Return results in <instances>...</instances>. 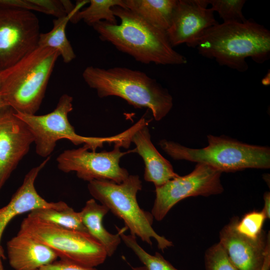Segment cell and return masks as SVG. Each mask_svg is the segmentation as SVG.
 Returning a JSON list of instances; mask_svg holds the SVG:
<instances>
[{
  "mask_svg": "<svg viewBox=\"0 0 270 270\" xmlns=\"http://www.w3.org/2000/svg\"><path fill=\"white\" fill-rule=\"evenodd\" d=\"M112 10L120 24L100 22L92 27L100 38L114 45L136 61L148 64L180 65L186 58L170 44L166 32L150 24L128 8L116 6Z\"/></svg>",
  "mask_w": 270,
  "mask_h": 270,
  "instance_id": "cell-1",
  "label": "cell"
},
{
  "mask_svg": "<svg viewBox=\"0 0 270 270\" xmlns=\"http://www.w3.org/2000/svg\"><path fill=\"white\" fill-rule=\"evenodd\" d=\"M194 48L204 57L214 60L220 66L244 72L250 58L263 64L270 58V31L253 20L244 22H222L206 30Z\"/></svg>",
  "mask_w": 270,
  "mask_h": 270,
  "instance_id": "cell-2",
  "label": "cell"
},
{
  "mask_svg": "<svg viewBox=\"0 0 270 270\" xmlns=\"http://www.w3.org/2000/svg\"><path fill=\"white\" fill-rule=\"evenodd\" d=\"M82 76L100 98L118 96L135 108H147L157 121L165 117L172 107V97L168 90L142 71L121 66H88Z\"/></svg>",
  "mask_w": 270,
  "mask_h": 270,
  "instance_id": "cell-3",
  "label": "cell"
},
{
  "mask_svg": "<svg viewBox=\"0 0 270 270\" xmlns=\"http://www.w3.org/2000/svg\"><path fill=\"white\" fill-rule=\"evenodd\" d=\"M58 52L38 46L12 66L1 72V95L16 112L35 114L39 110Z\"/></svg>",
  "mask_w": 270,
  "mask_h": 270,
  "instance_id": "cell-4",
  "label": "cell"
},
{
  "mask_svg": "<svg viewBox=\"0 0 270 270\" xmlns=\"http://www.w3.org/2000/svg\"><path fill=\"white\" fill-rule=\"evenodd\" d=\"M207 139L208 145L202 148H192L166 140H161L159 145L174 160L204 164L222 172L270 168L268 146L250 144L224 136L209 134Z\"/></svg>",
  "mask_w": 270,
  "mask_h": 270,
  "instance_id": "cell-5",
  "label": "cell"
},
{
  "mask_svg": "<svg viewBox=\"0 0 270 270\" xmlns=\"http://www.w3.org/2000/svg\"><path fill=\"white\" fill-rule=\"evenodd\" d=\"M88 188L94 200L124 221L130 234L139 237L150 246L154 238L158 249L162 251L173 246L171 241L154 230L151 212L144 210L138 205L136 194L142 188L138 176L129 174L120 184L106 180H94L88 182Z\"/></svg>",
  "mask_w": 270,
  "mask_h": 270,
  "instance_id": "cell-6",
  "label": "cell"
},
{
  "mask_svg": "<svg viewBox=\"0 0 270 270\" xmlns=\"http://www.w3.org/2000/svg\"><path fill=\"white\" fill-rule=\"evenodd\" d=\"M72 102V97L65 94L60 97L56 108L50 113L36 115L15 112L31 132L38 155L46 158L49 157L56 142L63 139L75 145L87 144L94 152L106 143L120 144L124 148L129 145L130 134L127 130L108 138L84 136L77 134L68 119V114L73 109Z\"/></svg>",
  "mask_w": 270,
  "mask_h": 270,
  "instance_id": "cell-7",
  "label": "cell"
},
{
  "mask_svg": "<svg viewBox=\"0 0 270 270\" xmlns=\"http://www.w3.org/2000/svg\"><path fill=\"white\" fill-rule=\"evenodd\" d=\"M19 232L53 250L60 260L96 268L108 257L102 245L88 233L66 228L28 216Z\"/></svg>",
  "mask_w": 270,
  "mask_h": 270,
  "instance_id": "cell-8",
  "label": "cell"
},
{
  "mask_svg": "<svg viewBox=\"0 0 270 270\" xmlns=\"http://www.w3.org/2000/svg\"><path fill=\"white\" fill-rule=\"evenodd\" d=\"M222 174L208 164L197 163L190 174L178 176L156 188L151 212L154 218L161 221L174 206L187 198L220 194L224 190L220 180Z\"/></svg>",
  "mask_w": 270,
  "mask_h": 270,
  "instance_id": "cell-9",
  "label": "cell"
},
{
  "mask_svg": "<svg viewBox=\"0 0 270 270\" xmlns=\"http://www.w3.org/2000/svg\"><path fill=\"white\" fill-rule=\"evenodd\" d=\"M38 18L32 11L0 7V72L38 46Z\"/></svg>",
  "mask_w": 270,
  "mask_h": 270,
  "instance_id": "cell-10",
  "label": "cell"
},
{
  "mask_svg": "<svg viewBox=\"0 0 270 270\" xmlns=\"http://www.w3.org/2000/svg\"><path fill=\"white\" fill-rule=\"evenodd\" d=\"M120 147V144H116L111 151L96 152H90V147L84 144L76 149L65 150L56 158L58 168L66 173L74 172L79 178L88 182L106 180L120 184L129 174L120 166V160L131 152H121Z\"/></svg>",
  "mask_w": 270,
  "mask_h": 270,
  "instance_id": "cell-11",
  "label": "cell"
},
{
  "mask_svg": "<svg viewBox=\"0 0 270 270\" xmlns=\"http://www.w3.org/2000/svg\"><path fill=\"white\" fill-rule=\"evenodd\" d=\"M34 142L26 124L7 106L0 108V190Z\"/></svg>",
  "mask_w": 270,
  "mask_h": 270,
  "instance_id": "cell-12",
  "label": "cell"
},
{
  "mask_svg": "<svg viewBox=\"0 0 270 270\" xmlns=\"http://www.w3.org/2000/svg\"><path fill=\"white\" fill-rule=\"evenodd\" d=\"M208 0H178L170 25L166 31L174 48L182 44L194 48L208 29L218 24Z\"/></svg>",
  "mask_w": 270,
  "mask_h": 270,
  "instance_id": "cell-13",
  "label": "cell"
},
{
  "mask_svg": "<svg viewBox=\"0 0 270 270\" xmlns=\"http://www.w3.org/2000/svg\"><path fill=\"white\" fill-rule=\"evenodd\" d=\"M236 216L220 230V242L228 256L239 270H261L268 246L270 232L264 230L256 239L246 238L235 228Z\"/></svg>",
  "mask_w": 270,
  "mask_h": 270,
  "instance_id": "cell-14",
  "label": "cell"
},
{
  "mask_svg": "<svg viewBox=\"0 0 270 270\" xmlns=\"http://www.w3.org/2000/svg\"><path fill=\"white\" fill-rule=\"evenodd\" d=\"M50 156L39 165L32 168L26 174L22 185L13 194L9 202L0 208V268H4L2 260L5 258L1 240L9 222L16 216L41 208L62 210L68 206L64 202H48L42 198L35 188V181L40 171L44 167Z\"/></svg>",
  "mask_w": 270,
  "mask_h": 270,
  "instance_id": "cell-15",
  "label": "cell"
},
{
  "mask_svg": "<svg viewBox=\"0 0 270 270\" xmlns=\"http://www.w3.org/2000/svg\"><path fill=\"white\" fill-rule=\"evenodd\" d=\"M6 247L9 264L14 270H36L58 258L50 248L20 232Z\"/></svg>",
  "mask_w": 270,
  "mask_h": 270,
  "instance_id": "cell-16",
  "label": "cell"
},
{
  "mask_svg": "<svg viewBox=\"0 0 270 270\" xmlns=\"http://www.w3.org/2000/svg\"><path fill=\"white\" fill-rule=\"evenodd\" d=\"M148 122L142 125L134 133L131 138L136 148L131 152L138 153L144 165V179L160 187L179 175L174 172L170 162L163 157L152 143L148 127Z\"/></svg>",
  "mask_w": 270,
  "mask_h": 270,
  "instance_id": "cell-17",
  "label": "cell"
},
{
  "mask_svg": "<svg viewBox=\"0 0 270 270\" xmlns=\"http://www.w3.org/2000/svg\"><path fill=\"white\" fill-rule=\"evenodd\" d=\"M109 211L106 206L92 198L86 202L80 214L88 232L102 245L108 256H111L121 242L120 234L128 228L124 227L120 229L116 234L109 232L102 223L104 216Z\"/></svg>",
  "mask_w": 270,
  "mask_h": 270,
  "instance_id": "cell-18",
  "label": "cell"
},
{
  "mask_svg": "<svg viewBox=\"0 0 270 270\" xmlns=\"http://www.w3.org/2000/svg\"><path fill=\"white\" fill-rule=\"evenodd\" d=\"M126 8L152 26L166 31L170 27L178 0H124Z\"/></svg>",
  "mask_w": 270,
  "mask_h": 270,
  "instance_id": "cell-19",
  "label": "cell"
},
{
  "mask_svg": "<svg viewBox=\"0 0 270 270\" xmlns=\"http://www.w3.org/2000/svg\"><path fill=\"white\" fill-rule=\"evenodd\" d=\"M87 3H88V0L78 1L72 12L64 16L54 19L52 29L47 32L40 34L38 46L48 47L56 50L65 63L72 61L76 56L66 36V27L73 16Z\"/></svg>",
  "mask_w": 270,
  "mask_h": 270,
  "instance_id": "cell-20",
  "label": "cell"
},
{
  "mask_svg": "<svg viewBox=\"0 0 270 270\" xmlns=\"http://www.w3.org/2000/svg\"><path fill=\"white\" fill-rule=\"evenodd\" d=\"M89 6L79 10L72 18L70 22L76 23L83 20L90 26L105 21L111 24H118L112 7L118 6L126 8L124 0H89Z\"/></svg>",
  "mask_w": 270,
  "mask_h": 270,
  "instance_id": "cell-21",
  "label": "cell"
},
{
  "mask_svg": "<svg viewBox=\"0 0 270 270\" xmlns=\"http://www.w3.org/2000/svg\"><path fill=\"white\" fill-rule=\"evenodd\" d=\"M28 215L66 228L88 233L80 212H76L69 206L62 210L38 208L30 212Z\"/></svg>",
  "mask_w": 270,
  "mask_h": 270,
  "instance_id": "cell-22",
  "label": "cell"
},
{
  "mask_svg": "<svg viewBox=\"0 0 270 270\" xmlns=\"http://www.w3.org/2000/svg\"><path fill=\"white\" fill-rule=\"evenodd\" d=\"M122 240L131 249L147 270H180L174 266L162 254L156 252L150 254L138 244L136 237L132 234H120Z\"/></svg>",
  "mask_w": 270,
  "mask_h": 270,
  "instance_id": "cell-23",
  "label": "cell"
},
{
  "mask_svg": "<svg viewBox=\"0 0 270 270\" xmlns=\"http://www.w3.org/2000/svg\"><path fill=\"white\" fill-rule=\"evenodd\" d=\"M210 9L216 12L223 22H244L247 19L242 13L245 0H208Z\"/></svg>",
  "mask_w": 270,
  "mask_h": 270,
  "instance_id": "cell-24",
  "label": "cell"
},
{
  "mask_svg": "<svg viewBox=\"0 0 270 270\" xmlns=\"http://www.w3.org/2000/svg\"><path fill=\"white\" fill-rule=\"evenodd\" d=\"M266 219L264 212L253 210L246 213L236 221L235 228L238 232L246 238L256 239L262 233V227Z\"/></svg>",
  "mask_w": 270,
  "mask_h": 270,
  "instance_id": "cell-25",
  "label": "cell"
},
{
  "mask_svg": "<svg viewBox=\"0 0 270 270\" xmlns=\"http://www.w3.org/2000/svg\"><path fill=\"white\" fill-rule=\"evenodd\" d=\"M204 262L206 270H239L220 242L214 244L206 251Z\"/></svg>",
  "mask_w": 270,
  "mask_h": 270,
  "instance_id": "cell-26",
  "label": "cell"
},
{
  "mask_svg": "<svg viewBox=\"0 0 270 270\" xmlns=\"http://www.w3.org/2000/svg\"><path fill=\"white\" fill-rule=\"evenodd\" d=\"M31 1L44 10L46 14L52 15L56 18L63 17L68 14L62 0H31Z\"/></svg>",
  "mask_w": 270,
  "mask_h": 270,
  "instance_id": "cell-27",
  "label": "cell"
},
{
  "mask_svg": "<svg viewBox=\"0 0 270 270\" xmlns=\"http://www.w3.org/2000/svg\"><path fill=\"white\" fill-rule=\"evenodd\" d=\"M36 270H98L95 268L86 266L72 262L59 260L44 266Z\"/></svg>",
  "mask_w": 270,
  "mask_h": 270,
  "instance_id": "cell-28",
  "label": "cell"
},
{
  "mask_svg": "<svg viewBox=\"0 0 270 270\" xmlns=\"http://www.w3.org/2000/svg\"><path fill=\"white\" fill-rule=\"evenodd\" d=\"M0 7L33 10L45 14L44 10L32 2L31 0H0Z\"/></svg>",
  "mask_w": 270,
  "mask_h": 270,
  "instance_id": "cell-29",
  "label": "cell"
},
{
  "mask_svg": "<svg viewBox=\"0 0 270 270\" xmlns=\"http://www.w3.org/2000/svg\"><path fill=\"white\" fill-rule=\"evenodd\" d=\"M264 205L262 210L264 214L266 219L270 218V193L266 192L264 194Z\"/></svg>",
  "mask_w": 270,
  "mask_h": 270,
  "instance_id": "cell-30",
  "label": "cell"
},
{
  "mask_svg": "<svg viewBox=\"0 0 270 270\" xmlns=\"http://www.w3.org/2000/svg\"><path fill=\"white\" fill-rule=\"evenodd\" d=\"M270 244L268 246L264 262L261 270H270Z\"/></svg>",
  "mask_w": 270,
  "mask_h": 270,
  "instance_id": "cell-31",
  "label": "cell"
},
{
  "mask_svg": "<svg viewBox=\"0 0 270 270\" xmlns=\"http://www.w3.org/2000/svg\"><path fill=\"white\" fill-rule=\"evenodd\" d=\"M1 80H2V73L1 72H0V108H4L5 106H8L4 102L3 100L2 95H1V92H0V88H1Z\"/></svg>",
  "mask_w": 270,
  "mask_h": 270,
  "instance_id": "cell-32",
  "label": "cell"
},
{
  "mask_svg": "<svg viewBox=\"0 0 270 270\" xmlns=\"http://www.w3.org/2000/svg\"><path fill=\"white\" fill-rule=\"evenodd\" d=\"M133 270H147L144 266L140 267H132Z\"/></svg>",
  "mask_w": 270,
  "mask_h": 270,
  "instance_id": "cell-33",
  "label": "cell"
}]
</instances>
